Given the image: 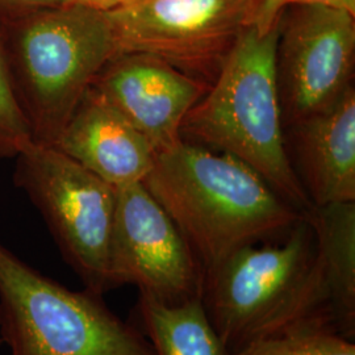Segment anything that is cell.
<instances>
[{
  "mask_svg": "<svg viewBox=\"0 0 355 355\" xmlns=\"http://www.w3.org/2000/svg\"><path fill=\"white\" fill-rule=\"evenodd\" d=\"M142 184L205 272L242 246L286 236L305 217L252 167L189 141L157 153Z\"/></svg>",
  "mask_w": 355,
  "mask_h": 355,
  "instance_id": "obj_1",
  "label": "cell"
},
{
  "mask_svg": "<svg viewBox=\"0 0 355 355\" xmlns=\"http://www.w3.org/2000/svg\"><path fill=\"white\" fill-rule=\"evenodd\" d=\"M202 303L229 353L292 330L336 331L306 217L282 241L242 246L208 270Z\"/></svg>",
  "mask_w": 355,
  "mask_h": 355,
  "instance_id": "obj_2",
  "label": "cell"
},
{
  "mask_svg": "<svg viewBox=\"0 0 355 355\" xmlns=\"http://www.w3.org/2000/svg\"><path fill=\"white\" fill-rule=\"evenodd\" d=\"M278 24L266 33L248 26L202 99L184 117L180 135L225 153L265 179L280 198L306 216L315 207L287 150L275 74Z\"/></svg>",
  "mask_w": 355,
  "mask_h": 355,
  "instance_id": "obj_3",
  "label": "cell"
},
{
  "mask_svg": "<svg viewBox=\"0 0 355 355\" xmlns=\"http://www.w3.org/2000/svg\"><path fill=\"white\" fill-rule=\"evenodd\" d=\"M1 29L32 142L54 146L94 79L117 57L107 11L66 3Z\"/></svg>",
  "mask_w": 355,
  "mask_h": 355,
  "instance_id": "obj_4",
  "label": "cell"
},
{
  "mask_svg": "<svg viewBox=\"0 0 355 355\" xmlns=\"http://www.w3.org/2000/svg\"><path fill=\"white\" fill-rule=\"evenodd\" d=\"M0 343L10 355H157L103 295L74 291L0 242Z\"/></svg>",
  "mask_w": 355,
  "mask_h": 355,
  "instance_id": "obj_5",
  "label": "cell"
},
{
  "mask_svg": "<svg viewBox=\"0 0 355 355\" xmlns=\"http://www.w3.org/2000/svg\"><path fill=\"white\" fill-rule=\"evenodd\" d=\"M15 158V184L42 216L64 263L85 288L112 291L110 249L117 189L54 146L29 141Z\"/></svg>",
  "mask_w": 355,
  "mask_h": 355,
  "instance_id": "obj_6",
  "label": "cell"
},
{
  "mask_svg": "<svg viewBox=\"0 0 355 355\" xmlns=\"http://www.w3.org/2000/svg\"><path fill=\"white\" fill-rule=\"evenodd\" d=\"M254 0H133L107 11L116 54H148L211 85Z\"/></svg>",
  "mask_w": 355,
  "mask_h": 355,
  "instance_id": "obj_7",
  "label": "cell"
},
{
  "mask_svg": "<svg viewBox=\"0 0 355 355\" xmlns=\"http://www.w3.org/2000/svg\"><path fill=\"white\" fill-rule=\"evenodd\" d=\"M275 74L284 127L322 112L353 86L355 15L328 6L280 13Z\"/></svg>",
  "mask_w": 355,
  "mask_h": 355,
  "instance_id": "obj_8",
  "label": "cell"
},
{
  "mask_svg": "<svg viewBox=\"0 0 355 355\" xmlns=\"http://www.w3.org/2000/svg\"><path fill=\"white\" fill-rule=\"evenodd\" d=\"M110 278L112 290L135 286L164 304L202 299L203 265L142 182L117 189Z\"/></svg>",
  "mask_w": 355,
  "mask_h": 355,
  "instance_id": "obj_9",
  "label": "cell"
},
{
  "mask_svg": "<svg viewBox=\"0 0 355 355\" xmlns=\"http://www.w3.org/2000/svg\"><path fill=\"white\" fill-rule=\"evenodd\" d=\"M91 86L125 116L155 153L182 141L184 117L209 87L203 80L148 54L114 57Z\"/></svg>",
  "mask_w": 355,
  "mask_h": 355,
  "instance_id": "obj_10",
  "label": "cell"
},
{
  "mask_svg": "<svg viewBox=\"0 0 355 355\" xmlns=\"http://www.w3.org/2000/svg\"><path fill=\"white\" fill-rule=\"evenodd\" d=\"M54 148L114 189L141 183L157 154L145 136L92 86Z\"/></svg>",
  "mask_w": 355,
  "mask_h": 355,
  "instance_id": "obj_11",
  "label": "cell"
},
{
  "mask_svg": "<svg viewBox=\"0 0 355 355\" xmlns=\"http://www.w3.org/2000/svg\"><path fill=\"white\" fill-rule=\"evenodd\" d=\"M297 167L313 207L355 202V89L322 112L291 125Z\"/></svg>",
  "mask_w": 355,
  "mask_h": 355,
  "instance_id": "obj_12",
  "label": "cell"
},
{
  "mask_svg": "<svg viewBox=\"0 0 355 355\" xmlns=\"http://www.w3.org/2000/svg\"><path fill=\"white\" fill-rule=\"evenodd\" d=\"M313 229L316 259L336 331L355 337V202L315 207L305 216Z\"/></svg>",
  "mask_w": 355,
  "mask_h": 355,
  "instance_id": "obj_13",
  "label": "cell"
},
{
  "mask_svg": "<svg viewBox=\"0 0 355 355\" xmlns=\"http://www.w3.org/2000/svg\"><path fill=\"white\" fill-rule=\"evenodd\" d=\"M136 311L141 330L157 355H230L202 299L168 305L140 293Z\"/></svg>",
  "mask_w": 355,
  "mask_h": 355,
  "instance_id": "obj_14",
  "label": "cell"
},
{
  "mask_svg": "<svg viewBox=\"0 0 355 355\" xmlns=\"http://www.w3.org/2000/svg\"><path fill=\"white\" fill-rule=\"evenodd\" d=\"M230 355H355V343L333 330H292L248 343Z\"/></svg>",
  "mask_w": 355,
  "mask_h": 355,
  "instance_id": "obj_15",
  "label": "cell"
},
{
  "mask_svg": "<svg viewBox=\"0 0 355 355\" xmlns=\"http://www.w3.org/2000/svg\"><path fill=\"white\" fill-rule=\"evenodd\" d=\"M31 139V130L17 103L0 26V158L16 157Z\"/></svg>",
  "mask_w": 355,
  "mask_h": 355,
  "instance_id": "obj_16",
  "label": "cell"
},
{
  "mask_svg": "<svg viewBox=\"0 0 355 355\" xmlns=\"http://www.w3.org/2000/svg\"><path fill=\"white\" fill-rule=\"evenodd\" d=\"M328 6L355 15V0H254L250 26L258 33H266L278 24L280 13L292 6Z\"/></svg>",
  "mask_w": 355,
  "mask_h": 355,
  "instance_id": "obj_17",
  "label": "cell"
},
{
  "mask_svg": "<svg viewBox=\"0 0 355 355\" xmlns=\"http://www.w3.org/2000/svg\"><path fill=\"white\" fill-rule=\"evenodd\" d=\"M66 3L67 0H0V26H10L40 10Z\"/></svg>",
  "mask_w": 355,
  "mask_h": 355,
  "instance_id": "obj_18",
  "label": "cell"
},
{
  "mask_svg": "<svg viewBox=\"0 0 355 355\" xmlns=\"http://www.w3.org/2000/svg\"><path fill=\"white\" fill-rule=\"evenodd\" d=\"M123 1L124 0H67V3L79 4V6H85V7L101 10V11L112 10L114 7L120 6Z\"/></svg>",
  "mask_w": 355,
  "mask_h": 355,
  "instance_id": "obj_19",
  "label": "cell"
},
{
  "mask_svg": "<svg viewBox=\"0 0 355 355\" xmlns=\"http://www.w3.org/2000/svg\"><path fill=\"white\" fill-rule=\"evenodd\" d=\"M124 1H133V0H124ZM124 1H123V3H124Z\"/></svg>",
  "mask_w": 355,
  "mask_h": 355,
  "instance_id": "obj_20",
  "label": "cell"
},
{
  "mask_svg": "<svg viewBox=\"0 0 355 355\" xmlns=\"http://www.w3.org/2000/svg\"><path fill=\"white\" fill-rule=\"evenodd\" d=\"M0 345H1V343H0Z\"/></svg>",
  "mask_w": 355,
  "mask_h": 355,
  "instance_id": "obj_21",
  "label": "cell"
}]
</instances>
